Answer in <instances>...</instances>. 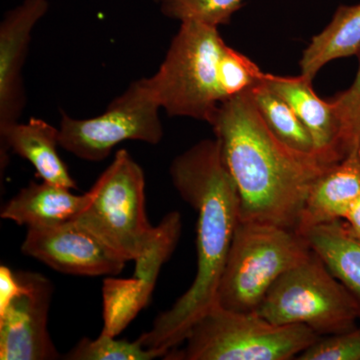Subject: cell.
I'll list each match as a JSON object with an SVG mask.
<instances>
[{
    "mask_svg": "<svg viewBox=\"0 0 360 360\" xmlns=\"http://www.w3.org/2000/svg\"><path fill=\"white\" fill-rule=\"evenodd\" d=\"M172 184L198 213L195 278L172 309L156 316L139 340L165 357L179 347L198 319L215 304L234 231L239 222L238 187L222 158L217 137L205 139L170 165Z\"/></svg>",
    "mask_w": 360,
    "mask_h": 360,
    "instance_id": "cell-1",
    "label": "cell"
},
{
    "mask_svg": "<svg viewBox=\"0 0 360 360\" xmlns=\"http://www.w3.org/2000/svg\"><path fill=\"white\" fill-rule=\"evenodd\" d=\"M210 125L238 187L239 220L297 231L310 188L329 167L278 141L250 92L220 104Z\"/></svg>",
    "mask_w": 360,
    "mask_h": 360,
    "instance_id": "cell-2",
    "label": "cell"
},
{
    "mask_svg": "<svg viewBox=\"0 0 360 360\" xmlns=\"http://www.w3.org/2000/svg\"><path fill=\"white\" fill-rule=\"evenodd\" d=\"M226 46L219 27L180 22L160 68L143 78L161 110L210 124L225 101L220 66Z\"/></svg>",
    "mask_w": 360,
    "mask_h": 360,
    "instance_id": "cell-3",
    "label": "cell"
},
{
    "mask_svg": "<svg viewBox=\"0 0 360 360\" xmlns=\"http://www.w3.org/2000/svg\"><path fill=\"white\" fill-rule=\"evenodd\" d=\"M311 252L307 238L295 229L239 220L215 305L229 311L255 314L277 279Z\"/></svg>",
    "mask_w": 360,
    "mask_h": 360,
    "instance_id": "cell-4",
    "label": "cell"
},
{
    "mask_svg": "<svg viewBox=\"0 0 360 360\" xmlns=\"http://www.w3.org/2000/svg\"><path fill=\"white\" fill-rule=\"evenodd\" d=\"M321 335L300 324L277 326L255 314L213 305L193 324L181 349L167 360H290L297 359Z\"/></svg>",
    "mask_w": 360,
    "mask_h": 360,
    "instance_id": "cell-5",
    "label": "cell"
},
{
    "mask_svg": "<svg viewBox=\"0 0 360 360\" xmlns=\"http://www.w3.org/2000/svg\"><path fill=\"white\" fill-rule=\"evenodd\" d=\"M257 314L277 326H305L321 336L350 330L360 321L354 296L312 250L267 291Z\"/></svg>",
    "mask_w": 360,
    "mask_h": 360,
    "instance_id": "cell-6",
    "label": "cell"
},
{
    "mask_svg": "<svg viewBox=\"0 0 360 360\" xmlns=\"http://www.w3.org/2000/svg\"><path fill=\"white\" fill-rule=\"evenodd\" d=\"M89 206L75 219L127 262L136 260L155 236L146 208V177L129 151L120 149L90 188Z\"/></svg>",
    "mask_w": 360,
    "mask_h": 360,
    "instance_id": "cell-7",
    "label": "cell"
},
{
    "mask_svg": "<svg viewBox=\"0 0 360 360\" xmlns=\"http://www.w3.org/2000/svg\"><path fill=\"white\" fill-rule=\"evenodd\" d=\"M160 110L141 78L115 97L101 115L77 120L63 112L59 146L82 160L101 161L123 141L155 146L162 141L165 134Z\"/></svg>",
    "mask_w": 360,
    "mask_h": 360,
    "instance_id": "cell-8",
    "label": "cell"
},
{
    "mask_svg": "<svg viewBox=\"0 0 360 360\" xmlns=\"http://www.w3.org/2000/svg\"><path fill=\"white\" fill-rule=\"evenodd\" d=\"M21 252L71 276H116L127 262L75 219L54 226L27 229Z\"/></svg>",
    "mask_w": 360,
    "mask_h": 360,
    "instance_id": "cell-9",
    "label": "cell"
},
{
    "mask_svg": "<svg viewBox=\"0 0 360 360\" xmlns=\"http://www.w3.org/2000/svg\"><path fill=\"white\" fill-rule=\"evenodd\" d=\"M16 274L21 283L20 292L0 312V359H60L47 329L52 283L39 274Z\"/></svg>",
    "mask_w": 360,
    "mask_h": 360,
    "instance_id": "cell-10",
    "label": "cell"
},
{
    "mask_svg": "<svg viewBox=\"0 0 360 360\" xmlns=\"http://www.w3.org/2000/svg\"><path fill=\"white\" fill-rule=\"evenodd\" d=\"M47 0H23L0 23V129L20 120L26 104L22 68L33 28L49 11Z\"/></svg>",
    "mask_w": 360,
    "mask_h": 360,
    "instance_id": "cell-11",
    "label": "cell"
},
{
    "mask_svg": "<svg viewBox=\"0 0 360 360\" xmlns=\"http://www.w3.org/2000/svg\"><path fill=\"white\" fill-rule=\"evenodd\" d=\"M264 82L295 110L311 135L315 155L323 167H330L350 153L345 127L330 99L315 94L312 82L300 77L264 73Z\"/></svg>",
    "mask_w": 360,
    "mask_h": 360,
    "instance_id": "cell-12",
    "label": "cell"
},
{
    "mask_svg": "<svg viewBox=\"0 0 360 360\" xmlns=\"http://www.w3.org/2000/svg\"><path fill=\"white\" fill-rule=\"evenodd\" d=\"M360 196V146L328 168L310 188L297 231L342 220Z\"/></svg>",
    "mask_w": 360,
    "mask_h": 360,
    "instance_id": "cell-13",
    "label": "cell"
},
{
    "mask_svg": "<svg viewBox=\"0 0 360 360\" xmlns=\"http://www.w3.org/2000/svg\"><path fill=\"white\" fill-rule=\"evenodd\" d=\"M1 139V169L7 163V151L32 163L37 176L44 181L70 189L77 184L58 153L59 129L39 118L32 117L28 122H20L0 129Z\"/></svg>",
    "mask_w": 360,
    "mask_h": 360,
    "instance_id": "cell-14",
    "label": "cell"
},
{
    "mask_svg": "<svg viewBox=\"0 0 360 360\" xmlns=\"http://www.w3.org/2000/svg\"><path fill=\"white\" fill-rule=\"evenodd\" d=\"M91 198L90 189L77 195L68 187L32 181L4 206L0 217L27 229L54 226L77 219Z\"/></svg>",
    "mask_w": 360,
    "mask_h": 360,
    "instance_id": "cell-15",
    "label": "cell"
},
{
    "mask_svg": "<svg viewBox=\"0 0 360 360\" xmlns=\"http://www.w3.org/2000/svg\"><path fill=\"white\" fill-rule=\"evenodd\" d=\"M360 51V2L340 6L330 23L315 35L300 59V75L312 82L330 61L359 56Z\"/></svg>",
    "mask_w": 360,
    "mask_h": 360,
    "instance_id": "cell-16",
    "label": "cell"
},
{
    "mask_svg": "<svg viewBox=\"0 0 360 360\" xmlns=\"http://www.w3.org/2000/svg\"><path fill=\"white\" fill-rule=\"evenodd\" d=\"M311 250L354 296L360 310V243L345 231L342 220L302 233Z\"/></svg>",
    "mask_w": 360,
    "mask_h": 360,
    "instance_id": "cell-17",
    "label": "cell"
},
{
    "mask_svg": "<svg viewBox=\"0 0 360 360\" xmlns=\"http://www.w3.org/2000/svg\"><path fill=\"white\" fill-rule=\"evenodd\" d=\"M250 94L265 124L278 141L295 153L316 158L311 135L290 104L272 91L264 79Z\"/></svg>",
    "mask_w": 360,
    "mask_h": 360,
    "instance_id": "cell-18",
    "label": "cell"
},
{
    "mask_svg": "<svg viewBox=\"0 0 360 360\" xmlns=\"http://www.w3.org/2000/svg\"><path fill=\"white\" fill-rule=\"evenodd\" d=\"M153 288L137 277L103 281V328L101 333L117 336L148 304Z\"/></svg>",
    "mask_w": 360,
    "mask_h": 360,
    "instance_id": "cell-19",
    "label": "cell"
},
{
    "mask_svg": "<svg viewBox=\"0 0 360 360\" xmlns=\"http://www.w3.org/2000/svg\"><path fill=\"white\" fill-rule=\"evenodd\" d=\"M182 220L179 212L167 213L155 227V236L143 255L135 260L134 277L155 290L162 265L174 252L181 236Z\"/></svg>",
    "mask_w": 360,
    "mask_h": 360,
    "instance_id": "cell-20",
    "label": "cell"
},
{
    "mask_svg": "<svg viewBox=\"0 0 360 360\" xmlns=\"http://www.w3.org/2000/svg\"><path fill=\"white\" fill-rule=\"evenodd\" d=\"M161 13L170 20L198 21L215 26L227 25L243 0H158Z\"/></svg>",
    "mask_w": 360,
    "mask_h": 360,
    "instance_id": "cell-21",
    "label": "cell"
},
{
    "mask_svg": "<svg viewBox=\"0 0 360 360\" xmlns=\"http://www.w3.org/2000/svg\"><path fill=\"white\" fill-rule=\"evenodd\" d=\"M161 357L136 340L130 342L101 333L96 340L84 338L65 355L68 360H151Z\"/></svg>",
    "mask_w": 360,
    "mask_h": 360,
    "instance_id": "cell-22",
    "label": "cell"
},
{
    "mask_svg": "<svg viewBox=\"0 0 360 360\" xmlns=\"http://www.w3.org/2000/svg\"><path fill=\"white\" fill-rule=\"evenodd\" d=\"M225 101L248 94L264 79V72L250 58L227 45L220 66Z\"/></svg>",
    "mask_w": 360,
    "mask_h": 360,
    "instance_id": "cell-23",
    "label": "cell"
},
{
    "mask_svg": "<svg viewBox=\"0 0 360 360\" xmlns=\"http://www.w3.org/2000/svg\"><path fill=\"white\" fill-rule=\"evenodd\" d=\"M296 359L360 360V326L338 335L321 336Z\"/></svg>",
    "mask_w": 360,
    "mask_h": 360,
    "instance_id": "cell-24",
    "label": "cell"
},
{
    "mask_svg": "<svg viewBox=\"0 0 360 360\" xmlns=\"http://www.w3.org/2000/svg\"><path fill=\"white\" fill-rule=\"evenodd\" d=\"M359 66L354 84L349 89L330 98L345 127L350 148L360 146V51Z\"/></svg>",
    "mask_w": 360,
    "mask_h": 360,
    "instance_id": "cell-25",
    "label": "cell"
},
{
    "mask_svg": "<svg viewBox=\"0 0 360 360\" xmlns=\"http://www.w3.org/2000/svg\"><path fill=\"white\" fill-rule=\"evenodd\" d=\"M21 283L18 274L6 265L0 266V312L11 304L20 292Z\"/></svg>",
    "mask_w": 360,
    "mask_h": 360,
    "instance_id": "cell-26",
    "label": "cell"
},
{
    "mask_svg": "<svg viewBox=\"0 0 360 360\" xmlns=\"http://www.w3.org/2000/svg\"><path fill=\"white\" fill-rule=\"evenodd\" d=\"M342 222L347 233L360 243V196L349 208Z\"/></svg>",
    "mask_w": 360,
    "mask_h": 360,
    "instance_id": "cell-27",
    "label": "cell"
}]
</instances>
